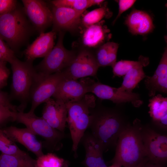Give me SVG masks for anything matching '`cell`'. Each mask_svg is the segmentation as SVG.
<instances>
[{
    "instance_id": "6da1fadb",
    "label": "cell",
    "mask_w": 167,
    "mask_h": 167,
    "mask_svg": "<svg viewBox=\"0 0 167 167\" xmlns=\"http://www.w3.org/2000/svg\"><path fill=\"white\" fill-rule=\"evenodd\" d=\"M128 124L122 114L116 109L96 104L91 110L88 127L103 151L116 146L120 134Z\"/></svg>"
},
{
    "instance_id": "7a4b0ae2",
    "label": "cell",
    "mask_w": 167,
    "mask_h": 167,
    "mask_svg": "<svg viewBox=\"0 0 167 167\" xmlns=\"http://www.w3.org/2000/svg\"><path fill=\"white\" fill-rule=\"evenodd\" d=\"M141 125L136 120L120 134L112 164L122 167H136L147 158L141 132Z\"/></svg>"
},
{
    "instance_id": "3957f363",
    "label": "cell",
    "mask_w": 167,
    "mask_h": 167,
    "mask_svg": "<svg viewBox=\"0 0 167 167\" xmlns=\"http://www.w3.org/2000/svg\"><path fill=\"white\" fill-rule=\"evenodd\" d=\"M96 104L94 96L88 94L78 100L66 104V122L72 141V150L76 156L79 144L89 125L91 110Z\"/></svg>"
},
{
    "instance_id": "277c9868",
    "label": "cell",
    "mask_w": 167,
    "mask_h": 167,
    "mask_svg": "<svg viewBox=\"0 0 167 167\" xmlns=\"http://www.w3.org/2000/svg\"><path fill=\"white\" fill-rule=\"evenodd\" d=\"M31 31L24 9L17 6L0 17V37L13 51L26 41Z\"/></svg>"
},
{
    "instance_id": "5b68a950",
    "label": "cell",
    "mask_w": 167,
    "mask_h": 167,
    "mask_svg": "<svg viewBox=\"0 0 167 167\" xmlns=\"http://www.w3.org/2000/svg\"><path fill=\"white\" fill-rule=\"evenodd\" d=\"M12 72L11 99L18 100L20 104L18 112H24L30 99V93L37 72L32 62L22 61L15 58L10 63Z\"/></svg>"
},
{
    "instance_id": "8992f818",
    "label": "cell",
    "mask_w": 167,
    "mask_h": 167,
    "mask_svg": "<svg viewBox=\"0 0 167 167\" xmlns=\"http://www.w3.org/2000/svg\"><path fill=\"white\" fill-rule=\"evenodd\" d=\"M64 32H59L56 45L42 61L34 67L36 72L49 75L60 72L66 68L75 58L77 51L68 50L63 45Z\"/></svg>"
},
{
    "instance_id": "52a82bcc",
    "label": "cell",
    "mask_w": 167,
    "mask_h": 167,
    "mask_svg": "<svg viewBox=\"0 0 167 167\" xmlns=\"http://www.w3.org/2000/svg\"><path fill=\"white\" fill-rule=\"evenodd\" d=\"M64 78L62 71L47 75L37 73L30 91V99L32 105L28 112L34 113L35 109L39 105L51 98Z\"/></svg>"
},
{
    "instance_id": "ba28073f",
    "label": "cell",
    "mask_w": 167,
    "mask_h": 167,
    "mask_svg": "<svg viewBox=\"0 0 167 167\" xmlns=\"http://www.w3.org/2000/svg\"><path fill=\"white\" fill-rule=\"evenodd\" d=\"M14 121L24 124L35 135L41 136L56 148L64 137V132L53 128L42 117L37 116L34 113L16 112Z\"/></svg>"
},
{
    "instance_id": "9c48e42d",
    "label": "cell",
    "mask_w": 167,
    "mask_h": 167,
    "mask_svg": "<svg viewBox=\"0 0 167 167\" xmlns=\"http://www.w3.org/2000/svg\"><path fill=\"white\" fill-rule=\"evenodd\" d=\"M99 67L94 52L91 49L83 48L77 52L73 61L62 72L65 79L77 80L96 76Z\"/></svg>"
},
{
    "instance_id": "30bf717a",
    "label": "cell",
    "mask_w": 167,
    "mask_h": 167,
    "mask_svg": "<svg viewBox=\"0 0 167 167\" xmlns=\"http://www.w3.org/2000/svg\"><path fill=\"white\" fill-rule=\"evenodd\" d=\"M142 139L148 161L164 165L167 160V137L141 125Z\"/></svg>"
},
{
    "instance_id": "8fae6325",
    "label": "cell",
    "mask_w": 167,
    "mask_h": 167,
    "mask_svg": "<svg viewBox=\"0 0 167 167\" xmlns=\"http://www.w3.org/2000/svg\"><path fill=\"white\" fill-rule=\"evenodd\" d=\"M94 81L86 77L80 79L79 80L64 78L52 97L66 104L77 101L90 93V87Z\"/></svg>"
},
{
    "instance_id": "7c38bea8",
    "label": "cell",
    "mask_w": 167,
    "mask_h": 167,
    "mask_svg": "<svg viewBox=\"0 0 167 167\" xmlns=\"http://www.w3.org/2000/svg\"><path fill=\"white\" fill-rule=\"evenodd\" d=\"M24 10L34 28L40 33L52 24V11L46 3L40 0H23Z\"/></svg>"
},
{
    "instance_id": "4fadbf2b",
    "label": "cell",
    "mask_w": 167,
    "mask_h": 167,
    "mask_svg": "<svg viewBox=\"0 0 167 167\" xmlns=\"http://www.w3.org/2000/svg\"><path fill=\"white\" fill-rule=\"evenodd\" d=\"M90 93H93L100 99L109 100L117 104L131 102L135 107H138L142 103L139 94L121 91L118 88L99 82H93L90 87Z\"/></svg>"
},
{
    "instance_id": "5bb4252c",
    "label": "cell",
    "mask_w": 167,
    "mask_h": 167,
    "mask_svg": "<svg viewBox=\"0 0 167 167\" xmlns=\"http://www.w3.org/2000/svg\"><path fill=\"white\" fill-rule=\"evenodd\" d=\"M52 31L57 32L73 31L81 25V17L84 11L68 8L53 6Z\"/></svg>"
},
{
    "instance_id": "9a60e30c",
    "label": "cell",
    "mask_w": 167,
    "mask_h": 167,
    "mask_svg": "<svg viewBox=\"0 0 167 167\" xmlns=\"http://www.w3.org/2000/svg\"><path fill=\"white\" fill-rule=\"evenodd\" d=\"M45 103L42 117L52 127L64 132L67 117L66 104L51 98Z\"/></svg>"
},
{
    "instance_id": "2e32d148",
    "label": "cell",
    "mask_w": 167,
    "mask_h": 167,
    "mask_svg": "<svg viewBox=\"0 0 167 167\" xmlns=\"http://www.w3.org/2000/svg\"><path fill=\"white\" fill-rule=\"evenodd\" d=\"M2 130L9 138L15 142L22 144L37 158L44 155L42 143L37 139L36 135L28 128H19L11 126Z\"/></svg>"
},
{
    "instance_id": "e0dca14e",
    "label": "cell",
    "mask_w": 167,
    "mask_h": 167,
    "mask_svg": "<svg viewBox=\"0 0 167 167\" xmlns=\"http://www.w3.org/2000/svg\"><path fill=\"white\" fill-rule=\"evenodd\" d=\"M102 20L96 24L84 28L81 36V42L86 49L98 48L111 38L110 31Z\"/></svg>"
},
{
    "instance_id": "ac0fdd59",
    "label": "cell",
    "mask_w": 167,
    "mask_h": 167,
    "mask_svg": "<svg viewBox=\"0 0 167 167\" xmlns=\"http://www.w3.org/2000/svg\"><path fill=\"white\" fill-rule=\"evenodd\" d=\"M144 83L149 96L153 97L157 92L167 93V48L166 47L153 75L147 76Z\"/></svg>"
},
{
    "instance_id": "d6986e66",
    "label": "cell",
    "mask_w": 167,
    "mask_h": 167,
    "mask_svg": "<svg viewBox=\"0 0 167 167\" xmlns=\"http://www.w3.org/2000/svg\"><path fill=\"white\" fill-rule=\"evenodd\" d=\"M125 23L129 31L135 35H146L151 32L154 28L150 15L145 11L135 9L127 15Z\"/></svg>"
},
{
    "instance_id": "ffe728a7",
    "label": "cell",
    "mask_w": 167,
    "mask_h": 167,
    "mask_svg": "<svg viewBox=\"0 0 167 167\" xmlns=\"http://www.w3.org/2000/svg\"><path fill=\"white\" fill-rule=\"evenodd\" d=\"M55 33L52 31L40 33L25 50L24 54L26 61L33 62L36 58L46 56L54 47Z\"/></svg>"
},
{
    "instance_id": "44dd1931",
    "label": "cell",
    "mask_w": 167,
    "mask_h": 167,
    "mask_svg": "<svg viewBox=\"0 0 167 167\" xmlns=\"http://www.w3.org/2000/svg\"><path fill=\"white\" fill-rule=\"evenodd\" d=\"M81 141L85 151L86 167H107L103 157V150L91 133H85Z\"/></svg>"
},
{
    "instance_id": "7402d4cb",
    "label": "cell",
    "mask_w": 167,
    "mask_h": 167,
    "mask_svg": "<svg viewBox=\"0 0 167 167\" xmlns=\"http://www.w3.org/2000/svg\"><path fill=\"white\" fill-rule=\"evenodd\" d=\"M149 113L154 123L165 130L167 128V98L160 94L149 100Z\"/></svg>"
},
{
    "instance_id": "603a6c76",
    "label": "cell",
    "mask_w": 167,
    "mask_h": 167,
    "mask_svg": "<svg viewBox=\"0 0 167 167\" xmlns=\"http://www.w3.org/2000/svg\"><path fill=\"white\" fill-rule=\"evenodd\" d=\"M118 47L117 43L108 41L98 48L94 54L99 67L112 66L116 62Z\"/></svg>"
},
{
    "instance_id": "cb8c5ba5",
    "label": "cell",
    "mask_w": 167,
    "mask_h": 167,
    "mask_svg": "<svg viewBox=\"0 0 167 167\" xmlns=\"http://www.w3.org/2000/svg\"><path fill=\"white\" fill-rule=\"evenodd\" d=\"M0 167H37L36 160L28 153L23 155H11L2 153Z\"/></svg>"
},
{
    "instance_id": "d4e9b609",
    "label": "cell",
    "mask_w": 167,
    "mask_h": 167,
    "mask_svg": "<svg viewBox=\"0 0 167 167\" xmlns=\"http://www.w3.org/2000/svg\"><path fill=\"white\" fill-rule=\"evenodd\" d=\"M143 65L136 66L131 69L124 76L120 87L118 88L122 91L132 92L138 83L147 76L144 72Z\"/></svg>"
},
{
    "instance_id": "484cf974",
    "label": "cell",
    "mask_w": 167,
    "mask_h": 167,
    "mask_svg": "<svg viewBox=\"0 0 167 167\" xmlns=\"http://www.w3.org/2000/svg\"><path fill=\"white\" fill-rule=\"evenodd\" d=\"M112 15V13L107 7V3L105 2L99 8L83 15L81 24L85 28L99 22L103 18H109Z\"/></svg>"
},
{
    "instance_id": "4316f807",
    "label": "cell",
    "mask_w": 167,
    "mask_h": 167,
    "mask_svg": "<svg viewBox=\"0 0 167 167\" xmlns=\"http://www.w3.org/2000/svg\"><path fill=\"white\" fill-rule=\"evenodd\" d=\"M149 63L148 58L141 56L138 61L121 60L116 62L112 66L113 76L121 77L124 76L131 69L139 65L144 66Z\"/></svg>"
},
{
    "instance_id": "83f0119b",
    "label": "cell",
    "mask_w": 167,
    "mask_h": 167,
    "mask_svg": "<svg viewBox=\"0 0 167 167\" xmlns=\"http://www.w3.org/2000/svg\"><path fill=\"white\" fill-rule=\"evenodd\" d=\"M0 151L2 153L11 155H23L27 153L20 150L15 142L7 136L0 128Z\"/></svg>"
},
{
    "instance_id": "f1b7e54d",
    "label": "cell",
    "mask_w": 167,
    "mask_h": 167,
    "mask_svg": "<svg viewBox=\"0 0 167 167\" xmlns=\"http://www.w3.org/2000/svg\"><path fill=\"white\" fill-rule=\"evenodd\" d=\"M36 165L37 167H67L68 163L55 154L48 153L38 157Z\"/></svg>"
},
{
    "instance_id": "f546056e",
    "label": "cell",
    "mask_w": 167,
    "mask_h": 167,
    "mask_svg": "<svg viewBox=\"0 0 167 167\" xmlns=\"http://www.w3.org/2000/svg\"><path fill=\"white\" fill-rule=\"evenodd\" d=\"M51 2L54 6L67 7L78 11H85L93 6L92 0H54Z\"/></svg>"
},
{
    "instance_id": "4dcf8cb0",
    "label": "cell",
    "mask_w": 167,
    "mask_h": 167,
    "mask_svg": "<svg viewBox=\"0 0 167 167\" xmlns=\"http://www.w3.org/2000/svg\"><path fill=\"white\" fill-rule=\"evenodd\" d=\"M0 52L6 58L7 62L10 63L16 57L14 51L10 48L0 37Z\"/></svg>"
},
{
    "instance_id": "1f68e13d",
    "label": "cell",
    "mask_w": 167,
    "mask_h": 167,
    "mask_svg": "<svg viewBox=\"0 0 167 167\" xmlns=\"http://www.w3.org/2000/svg\"><path fill=\"white\" fill-rule=\"evenodd\" d=\"M17 6L15 0H0V17L14 10Z\"/></svg>"
},
{
    "instance_id": "d6a6232c",
    "label": "cell",
    "mask_w": 167,
    "mask_h": 167,
    "mask_svg": "<svg viewBox=\"0 0 167 167\" xmlns=\"http://www.w3.org/2000/svg\"><path fill=\"white\" fill-rule=\"evenodd\" d=\"M16 112L7 107L0 105V124L9 121H14Z\"/></svg>"
},
{
    "instance_id": "836d02e7",
    "label": "cell",
    "mask_w": 167,
    "mask_h": 167,
    "mask_svg": "<svg viewBox=\"0 0 167 167\" xmlns=\"http://www.w3.org/2000/svg\"><path fill=\"white\" fill-rule=\"evenodd\" d=\"M7 62L0 61V89L6 86L7 84V80L9 76L10 71L7 67Z\"/></svg>"
},
{
    "instance_id": "e575fe53",
    "label": "cell",
    "mask_w": 167,
    "mask_h": 167,
    "mask_svg": "<svg viewBox=\"0 0 167 167\" xmlns=\"http://www.w3.org/2000/svg\"><path fill=\"white\" fill-rule=\"evenodd\" d=\"M135 0H119L118 1V12L113 24H114L122 14L131 8L136 2Z\"/></svg>"
},
{
    "instance_id": "d590c367",
    "label": "cell",
    "mask_w": 167,
    "mask_h": 167,
    "mask_svg": "<svg viewBox=\"0 0 167 167\" xmlns=\"http://www.w3.org/2000/svg\"><path fill=\"white\" fill-rule=\"evenodd\" d=\"M10 96L0 89V105L7 107L13 111L17 112V106L12 104Z\"/></svg>"
},
{
    "instance_id": "8d00e7d4",
    "label": "cell",
    "mask_w": 167,
    "mask_h": 167,
    "mask_svg": "<svg viewBox=\"0 0 167 167\" xmlns=\"http://www.w3.org/2000/svg\"><path fill=\"white\" fill-rule=\"evenodd\" d=\"M144 167H164V165L155 164L148 161L145 164Z\"/></svg>"
},
{
    "instance_id": "74e56055",
    "label": "cell",
    "mask_w": 167,
    "mask_h": 167,
    "mask_svg": "<svg viewBox=\"0 0 167 167\" xmlns=\"http://www.w3.org/2000/svg\"><path fill=\"white\" fill-rule=\"evenodd\" d=\"M148 161V159L146 158L136 167H144L145 164Z\"/></svg>"
},
{
    "instance_id": "f35d334b",
    "label": "cell",
    "mask_w": 167,
    "mask_h": 167,
    "mask_svg": "<svg viewBox=\"0 0 167 167\" xmlns=\"http://www.w3.org/2000/svg\"><path fill=\"white\" fill-rule=\"evenodd\" d=\"M7 61L3 54L0 52V61Z\"/></svg>"
},
{
    "instance_id": "ab89813d",
    "label": "cell",
    "mask_w": 167,
    "mask_h": 167,
    "mask_svg": "<svg viewBox=\"0 0 167 167\" xmlns=\"http://www.w3.org/2000/svg\"><path fill=\"white\" fill-rule=\"evenodd\" d=\"M107 167H122L120 166L115 164H112V165L110 166Z\"/></svg>"
}]
</instances>
